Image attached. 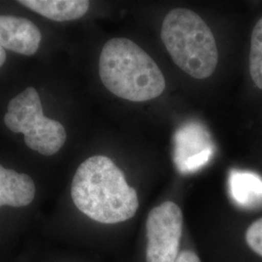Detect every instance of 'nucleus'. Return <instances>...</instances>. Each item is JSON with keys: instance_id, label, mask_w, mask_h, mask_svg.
Returning <instances> with one entry per match:
<instances>
[{"instance_id": "obj_1", "label": "nucleus", "mask_w": 262, "mask_h": 262, "mask_svg": "<svg viewBox=\"0 0 262 262\" xmlns=\"http://www.w3.org/2000/svg\"><path fill=\"white\" fill-rule=\"evenodd\" d=\"M71 197L79 211L106 225L130 220L139 208L136 190L112 159L104 156L89 158L78 167Z\"/></svg>"}, {"instance_id": "obj_2", "label": "nucleus", "mask_w": 262, "mask_h": 262, "mask_svg": "<svg viewBox=\"0 0 262 262\" xmlns=\"http://www.w3.org/2000/svg\"><path fill=\"white\" fill-rule=\"evenodd\" d=\"M99 76L109 92L132 102L155 99L165 90V79L158 64L127 38H113L105 43Z\"/></svg>"}, {"instance_id": "obj_3", "label": "nucleus", "mask_w": 262, "mask_h": 262, "mask_svg": "<svg viewBox=\"0 0 262 262\" xmlns=\"http://www.w3.org/2000/svg\"><path fill=\"white\" fill-rule=\"evenodd\" d=\"M161 40L173 61L187 75L207 79L219 61L216 42L203 19L191 10L178 8L165 16Z\"/></svg>"}, {"instance_id": "obj_4", "label": "nucleus", "mask_w": 262, "mask_h": 262, "mask_svg": "<svg viewBox=\"0 0 262 262\" xmlns=\"http://www.w3.org/2000/svg\"><path fill=\"white\" fill-rule=\"evenodd\" d=\"M4 123L14 133H23L29 149L50 157L63 147L64 126L46 117L37 91L29 86L10 100Z\"/></svg>"}, {"instance_id": "obj_5", "label": "nucleus", "mask_w": 262, "mask_h": 262, "mask_svg": "<svg viewBox=\"0 0 262 262\" xmlns=\"http://www.w3.org/2000/svg\"><path fill=\"white\" fill-rule=\"evenodd\" d=\"M183 213L172 201L152 208L148 215L147 262H175L183 229Z\"/></svg>"}, {"instance_id": "obj_6", "label": "nucleus", "mask_w": 262, "mask_h": 262, "mask_svg": "<svg viewBox=\"0 0 262 262\" xmlns=\"http://www.w3.org/2000/svg\"><path fill=\"white\" fill-rule=\"evenodd\" d=\"M41 31L30 19L0 15V47L24 56H33L41 43Z\"/></svg>"}, {"instance_id": "obj_7", "label": "nucleus", "mask_w": 262, "mask_h": 262, "mask_svg": "<svg viewBox=\"0 0 262 262\" xmlns=\"http://www.w3.org/2000/svg\"><path fill=\"white\" fill-rule=\"evenodd\" d=\"M176 161L179 169L189 171L202 166L211 157V148L204 131L195 125H187L176 135Z\"/></svg>"}, {"instance_id": "obj_8", "label": "nucleus", "mask_w": 262, "mask_h": 262, "mask_svg": "<svg viewBox=\"0 0 262 262\" xmlns=\"http://www.w3.org/2000/svg\"><path fill=\"white\" fill-rule=\"evenodd\" d=\"M35 193L36 187L30 176L0 164V207L28 206Z\"/></svg>"}, {"instance_id": "obj_9", "label": "nucleus", "mask_w": 262, "mask_h": 262, "mask_svg": "<svg viewBox=\"0 0 262 262\" xmlns=\"http://www.w3.org/2000/svg\"><path fill=\"white\" fill-rule=\"evenodd\" d=\"M19 4L56 21L74 20L84 17L90 8L86 0H20Z\"/></svg>"}, {"instance_id": "obj_10", "label": "nucleus", "mask_w": 262, "mask_h": 262, "mask_svg": "<svg viewBox=\"0 0 262 262\" xmlns=\"http://www.w3.org/2000/svg\"><path fill=\"white\" fill-rule=\"evenodd\" d=\"M230 188L240 204L251 205L262 199V181L253 174L233 171L230 175Z\"/></svg>"}, {"instance_id": "obj_11", "label": "nucleus", "mask_w": 262, "mask_h": 262, "mask_svg": "<svg viewBox=\"0 0 262 262\" xmlns=\"http://www.w3.org/2000/svg\"><path fill=\"white\" fill-rule=\"evenodd\" d=\"M249 64L253 83L262 90V17L257 20L252 32Z\"/></svg>"}, {"instance_id": "obj_12", "label": "nucleus", "mask_w": 262, "mask_h": 262, "mask_svg": "<svg viewBox=\"0 0 262 262\" xmlns=\"http://www.w3.org/2000/svg\"><path fill=\"white\" fill-rule=\"evenodd\" d=\"M245 239L253 253L262 257V217L254 221L248 227Z\"/></svg>"}, {"instance_id": "obj_13", "label": "nucleus", "mask_w": 262, "mask_h": 262, "mask_svg": "<svg viewBox=\"0 0 262 262\" xmlns=\"http://www.w3.org/2000/svg\"><path fill=\"white\" fill-rule=\"evenodd\" d=\"M175 262H201V260L194 252L183 251L179 253L178 257Z\"/></svg>"}, {"instance_id": "obj_14", "label": "nucleus", "mask_w": 262, "mask_h": 262, "mask_svg": "<svg viewBox=\"0 0 262 262\" xmlns=\"http://www.w3.org/2000/svg\"><path fill=\"white\" fill-rule=\"evenodd\" d=\"M6 57H7L6 56V52L4 51V49L0 47V68H1V66L5 63Z\"/></svg>"}]
</instances>
